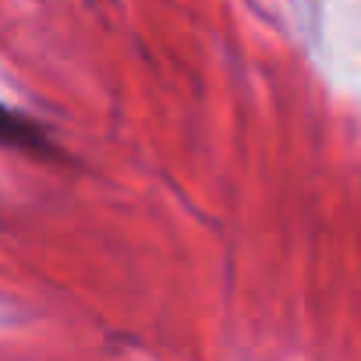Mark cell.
I'll return each mask as SVG.
<instances>
[{
  "label": "cell",
  "mask_w": 361,
  "mask_h": 361,
  "mask_svg": "<svg viewBox=\"0 0 361 361\" xmlns=\"http://www.w3.org/2000/svg\"><path fill=\"white\" fill-rule=\"evenodd\" d=\"M0 142L4 145H43V135L0 103Z\"/></svg>",
  "instance_id": "6da1fadb"
}]
</instances>
